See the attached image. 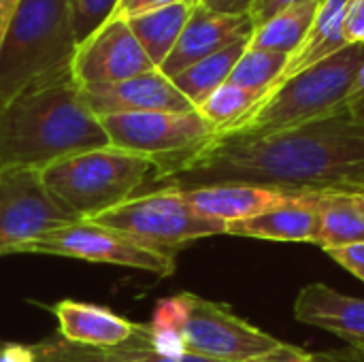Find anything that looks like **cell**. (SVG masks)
Returning <instances> with one entry per match:
<instances>
[{
    "label": "cell",
    "mask_w": 364,
    "mask_h": 362,
    "mask_svg": "<svg viewBox=\"0 0 364 362\" xmlns=\"http://www.w3.org/2000/svg\"><path fill=\"white\" fill-rule=\"evenodd\" d=\"M149 183L158 190L250 183L292 196L364 194V119L341 109L262 137L220 132L156 166Z\"/></svg>",
    "instance_id": "cell-1"
},
{
    "label": "cell",
    "mask_w": 364,
    "mask_h": 362,
    "mask_svg": "<svg viewBox=\"0 0 364 362\" xmlns=\"http://www.w3.org/2000/svg\"><path fill=\"white\" fill-rule=\"evenodd\" d=\"M107 145L109 137L83 100L73 73L34 83L0 107V169H43Z\"/></svg>",
    "instance_id": "cell-2"
},
{
    "label": "cell",
    "mask_w": 364,
    "mask_h": 362,
    "mask_svg": "<svg viewBox=\"0 0 364 362\" xmlns=\"http://www.w3.org/2000/svg\"><path fill=\"white\" fill-rule=\"evenodd\" d=\"M77 45L73 0H19L0 47V107L34 83L70 73Z\"/></svg>",
    "instance_id": "cell-3"
},
{
    "label": "cell",
    "mask_w": 364,
    "mask_h": 362,
    "mask_svg": "<svg viewBox=\"0 0 364 362\" xmlns=\"http://www.w3.org/2000/svg\"><path fill=\"white\" fill-rule=\"evenodd\" d=\"M363 62L364 43L343 47L335 55L277 83L226 132L262 137L348 109V96Z\"/></svg>",
    "instance_id": "cell-4"
},
{
    "label": "cell",
    "mask_w": 364,
    "mask_h": 362,
    "mask_svg": "<svg viewBox=\"0 0 364 362\" xmlns=\"http://www.w3.org/2000/svg\"><path fill=\"white\" fill-rule=\"evenodd\" d=\"M38 173L45 190L66 211L92 220L136 196V190L149 183L154 162L107 145L49 162Z\"/></svg>",
    "instance_id": "cell-5"
},
{
    "label": "cell",
    "mask_w": 364,
    "mask_h": 362,
    "mask_svg": "<svg viewBox=\"0 0 364 362\" xmlns=\"http://www.w3.org/2000/svg\"><path fill=\"white\" fill-rule=\"evenodd\" d=\"M92 222L124 233L149 250L175 258L183 245L213 235H226V224L194 211L177 190H149L92 218Z\"/></svg>",
    "instance_id": "cell-6"
},
{
    "label": "cell",
    "mask_w": 364,
    "mask_h": 362,
    "mask_svg": "<svg viewBox=\"0 0 364 362\" xmlns=\"http://www.w3.org/2000/svg\"><path fill=\"white\" fill-rule=\"evenodd\" d=\"M13 254H51L64 258H79L87 262L130 267L166 277L175 271V258L145 247L136 239L96 224L92 220H77L51 228L36 239L19 245Z\"/></svg>",
    "instance_id": "cell-7"
},
{
    "label": "cell",
    "mask_w": 364,
    "mask_h": 362,
    "mask_svg": "<svg viewBox=\"0 0 364 362\" xmlns=\"http://www.w3.org/2000/svg\"><path fill=\"white\" fill-rule=\"evenodd\" d=\"M98 119L111 147L145 156L154 162V169L188 154L215 134L198 111L117 113Z\"/></svg>",
    "instance_id": "cell-8"
},
{
    "label": "cell",
    "mask_w": 364,
    "mask_h": 362,
    "mask_svg": "<svg viewBox=\"0 0 364 362\" xmlns=\"http://www.w3.org/2000/svg\"><path fill=\"white\" fill-rule=\"evenodd\" d=\"M77 220L45 190L38 169H0V256H11L38 235Z\"/></svg>",
    "instance_id": "cell-9"
},
{
    "label": "cell",
    "mask_w": 364,
    "mask_h": 362,
    "mask_svg": "<svg viewBox=\"0 0 364 362\" xmlns=\"http://www.w3.org/2000/svg\"><path fill=\"white\" fill-rule=\"evenodd\" d=\"M186 350L220 362H247L279 341L250 322L235 316L228 307L190 294L188 318L181 326Z\"/></svg>",
    "instance_id": "cell-10"
},
{
    "label": "cell",
    "mask_w": 364,
    "mask_h": 362,
    "mask_svg": "<svg viewBox=\"0 0 364 362\" xmlns=\"http://www.w3.org/2000/svg\"><path fill=\"white\" fill-rule=\"evenodd\" d=\"M154 68L128 21L113 17L77 45L70 73L79 87H92L126 81Z\"/></svg>",
    "instance_id": "cell-11"
},
{
    "label": "cell",
    "mask_w": 364,
    "mask_h": 362,
    "mask_svg": "<svg viewBox=\"0 0 364 362\" xmlns=\"http://www.w3.org/2000/svg\"><path fill=\"white\" fill-rule=\"evenodd\" d=\"M81 94L96 117H107L117 113L196 111L194 105L158 68L117 83L81 87Z\"/></svg>",
    "instance_id": "cell-12"
},
{
    "label": "cell",
    "mask_w": 364,
    "mask_h": 362,
    "mask_svg": "<svg viewBox=\"0 0 364 362\" xmlns=\"http://www.w3.org/2000/svg\"><path fill=\"white\" fill-rule=\"evenodd\" d=\"M254 21L250 15H222L211 13L203 6H194L190 19L168 53V58L158 68L162 75L173 79L188 66L235 45L241 41H250L254 32Z\"/></svg>",
    "instance_id": "cell-13"
},
{
    "label": "cell",
    "mask_w": 364,
    "mask_h": 362,
    "mask_svg": "<svg viewBox=\"0 0 364 362\" xmlns=\"http://www.w3.org/2000/svg\"><path fill=\"white\" fill-rule=\"evenodd\" d=\"M294 318L333 333L350 346L364 344V299L346 297L326 284H309L299 292Z\"/></svg>",
    "instance_id": "cell-14"
},
{
    "label": "cell",
    "mask_w": 364,
    "mask_h": 362,
    "mask_svg": "<svg viewBox=\"0 0 364 362\" xmlns=\"http://www.w3.org/2000/svg\"><path fill=\"white\" fill-rule=\"evenodd\" d=\"M51 312L58 320L60 337L75 346L115 350L132 341L139 333V324H132L111 309L92 303L62 301L55 303Z\"/></svg>",
    "instance_id": "cell-15"
},
{
    "label": "cell",
    "mask_w": 364,
    "mask_h": 362,
    "mask_svg": "<svg viewBox=\"0 0 364 362\" xmlns=\"http://www.w3.org/2000/svg\"><path fill=\"white\" fill-rule=\"evenodd\" d=\"M320 228L314 194L292 196L254 218L226 224V235L282 243H316Z\"/></svg>",
    "instance_id": "cell-16"
},
{
    "label": "cell",
    "mask_w": 364,
    "mask_h": 362,
    "mask_svg": "<svg viewBox=\"0 0 364 362\" xmlns=\"http://www.w3.org/2000/svg\"><path fill=\"white\" fill-rule=\"evenodd\" d=\"M177 192L194 211H198L205 218L220 220L224 224L254 218L292 198V194H286L282 190L250 186V183H215V186H200V188L177 190Z\"/></svg>",
    "instance_id": "cell-17"
},
{
    "label": "cell",
    "mask_w": 364,
    "mask_h": 362,
    "mask_svg": "<svg viewBox=\"0 0 364 362\" xmlns=\"http://www.w3.org/2000/svg\"><path fill=\"white\" fill-rule=\"evenodd\" d=\"M350 0H322L316 13V19L303 41V45L294 51V55L288 62V68L279 83L284 79H290L292 75L335 55L343 47H348L343 36V17Z\"/></svg>",
    "instance_id": "cell-18"
},
{
    "label": "cell",
    "mask_w": 364,
    "mask_h": 362,
    "mask_svg": "<svg viewBox=\"0 0 364 362\" xmlns=\"http://www.w3.org/2000/svg\"><path fill=\"white\" fill-rule=\"evenodd\" d=\"M192 9L194 6L186 4L183 0H177V2L158 6L154 11H147L143 15L128 19L132 34L136 36L143 51L147 53V58L151 60L156 68L162 66V62L168 58V53L177 45L190 19Z\"/></svg>",
    "instance_id": "cell-19"
},
{
    "label": "cell",
    "mask_w": 364,
    "mask_h": 362,
    "mask_svg": "<svg viewBox=\"0 0 364 362\" xmlns=\"http://www.w3.org/2000/svg\"><path fill=\"white\" fill-rule=\"evenodd\" d=\"M314 203L320 215L316 245H320L326 252L352 243H363L364 213L360 211L354 194H343V192L314 194Z\"/></svg>",
    "instance_id": "cell-20"
},
{
    "label": "cell",
    "mask_w": 364,
    "mask_h": 362,
    "mask_svg": "<svg viewBox=\"0 0 364 362\" xmlns=\"http://www.w3.org/2000/svg\"><path fill=\"white\" fill-rule=\"evenodd\" d=\"M320 2L322 0L292 6L288 11L273 15L267 21H262L260 26L254 28L247 47L275 51V53H284V55L292 58L294 51L303 45V41L316 19Z\"/></svg>",
    "instance_id": "cell-21"
},
{
    "label": "cell",
    "mask_w": 364,
    "mask_h": 362,
    "mask_svg": "<svg viewBox=\"0 0 364 362\" xmlns=\"http://www.w3.org/2000/svg\"><path fill=\"white\" fill-rule=\"evenodd\" d=\"M247 43L250 41L235 43L226 49L188 66L186 70L175 75L171 81L194 105V109H198L220 85H224L230 79V73H232L235 64L239 62V58L243 55V51L247 49Z\"/></svg>",
    "instance_id": "cell-22"
},
{
    "label": "cell",
    "mask_w": 364,
    "mask_h": 362,
    "mask_svg": "<svg viewBox=\"0 0 364 362\" xmlns=\"http://www.w3.org/2000/svg\"><path fill=\"white\" fill-rule=\"evenodd\" d=\"M288 62H290V55L247 47L243 55L239 58V62L235 64L228 83H235L252 92L269 94L284 77Z\"/></svg>",
    "instance_id": "cell-23"
},
{
    "label": "cell",
    "mask_w": 364,
    "mask_h": 362,
    "mask_svg": "<svg viewBox=\"0 0 364 362\" xmlns=\"http://www.w3.org/2000/svg\"><path fill=\"white\" fill-rule=\"evenodd\" d=\"M267 94L239 87L235 83L220 85L196 111L213 126L215 134L235 128Z\"/></svg>",
    "instance_id": "cell-24"
},
{
    "label": "cell",
    "mask_w": 364,
    "mask_h": 362,
    "mask_svg": "<svg viewBox=\"0 0 364 362\" xmlns=\"http://www.w3.org/2000/svg\"><path fill=\"white\" fill-rule=\"evenodd\" d=\"M32 352H34V362H115L107 350L75 346L64 341L62 337L34 344Z\"/></svg>",
    "instance_id": "cell-25"
},
{
    "label": "cell",
    "mask_w": 364,
    "mask_h": 362,
    "mask_svg": "<svg viewBox=\"0 0 364 362\" xmlns=\"http://www.w3.org/2000/svg\"><path fill=\"white\" fill-rule=\"evenodd\" d=\"M117 0H73V15H75V34L77 41H85L98 26H102Z\"/></svg>",
    "instance_id": "cell-26"
},
{
    "label": "cell",
    "mask_w": 364,
    "mask_h": 362,
    "mask_svg": "<svg viewBox=\"0 0 364 362\" xmlns=\"http://www.w3.org/2000/svg\"><path fill=\"white\" fill-rule=\"evenodd\" d=\"M111 354V358L115 362H220L192 354V352H183L179 356H160L156 352H151L149 348H145L139 339V333L134 335L132 341L115 348V350H107Z\"/></svg>",
    "instance_id": "cell-27"
},
{
    "label": "cell",
    "mask_w": 364,
    "mask_h": 362,
    "mask_svg": "<svg viewBox=\"0 0 364 362\" xmlns=\"http://www.w3.org/2000/svg\"><path fill=\"white\" fill-rule=\"evenodd\" d=\"M188 299H190V292H181L177 297L162 299L154 309V318H151L149 326L181 333V326L188 318Z\"/></svg>",
    "instance_id": "cell-28"
},
{
    "label": "cell",
    "mask_w": 364,
    "mask_h": 362,
    "mask_svg": "<svg viewBox=\"0 0 364 362\" xmlns=\"http://www.w3.org/2000/svg\"><path fill=\"white\" fill-rule=\"evenodd\" d=\"M326 254L335 262H339L343 269H348L350 273H354L358 280L364 282V241L363 243L343 245V247H335V250H326Z\"/></svg>",
    "instance_id": "cell-29"
},
{
    "label": "cell",
    "mask_w": 364,
    "mask_h": 362,
    "mask_svg": "<svg viewBox=\"0 0 364 362\" xmlns=\"http://www.w3.org/2000/svg\"><path fill=\"white\" fill-rule=\"evenodd\" d=\"M343 36L348 45L364 43V0H350L343 17Z\"/></svg>",
    "instance_id": "cell-30"
},
{
    "label": "cell",
    "mask_w": 364,
    "mask_h": 362,
    "mask_svg": "<svg viewBox=\"0 0 364 362\" xmlns=\"http://www.w3.org/2000/svg\"><path fill=\"white\" fill-rule=\"evenodd\" d=\"M307 2H318V0H256L252 11H250V17H252L254 26H260L262 21L271 19L273 15L282 13V11H288L292 6L307 4Z\"/></svg>",
    "instance_id": "cell-31"
},
{
    "label": "cell",
    "mask_w": 364,
    "mask_h": 362,
    "mask_svg": "<svg viewBox=\"0 0 364 362\" xmlns=\"http://www.w3.org/2000/svg\"><path fill=\"white\" fill-rule=\"evenodd\" d=\"M171 2H177V0H117L113 13L109 19L113 17H119V19H132L136 15H143L147 11H154L158 6H164V4H171Z\"/></svg>",
    "instance_id": "cell-32"
},
{
    "label": "cell",
    "mask_w": 364,
    "mask_h": 362,
    "mask_svg": "<svg viewBox=\"0 0 364 362\" xmlns=\"http://www.w3.org/2000/svg\"><path fill=\"white\" fill-rule=\"evenodd\" d=\"M247 362H311V354L296 348V346H288V344H277L273 350L252 358Z\"/></svg>",
    "instance_id": "cell-33"
},
{
    "label": "cell",
    "mask_w": 364,
    "mask_h": 362,
    "mask_svg": "<svg viewBox=\"0 0 364 362\" xmlns=\"http://www.w3.org/2000/svg\"><path fill=\"white\" fill-rule=\"evenodd\" d=\"M256 0H198V6L222 15H250Z\"/></svg>",
    "instance_id": "cell-34"
},
{
    "label": "cell",
    "mask_w": 364,
    "mask_h": 362,
    "mask_svg": "<svg viewBox=\"0 0 364 362\" xmlns=\"http://www.w3.org/2000/svg\"><path fill=\"white\" fill-rule=\"evenodd\" d=\"M0 362H34L32 346H19L6 341L0 350Z\"/></svg>",
    "instance_id": "cell-35"
},
{
    "label": "cell",
    "mask_w": 364,
    "mask_h": 362,
    "mask_svg": "<svg viewBox=\"0 0 364 362\" xmlns=\"http://www.w3.org/2000/svg\"><path fill=\"white\" fill-rule=\"evenodd\" d=\"M363 107H364V62H363V66H360V70H358V77H356L354 85H352V92H350V96H348V109H350L352 113L360 111Z\"/></svg>",
    "instance_id": "cell-36"
},
{
    "label": "cell",
    "mask_w": 364,
    "mask_h": 362,
    "mask_svg": "<svg viewBox=\"0 0 364 362\" xmlns=\"http://www.w3.org/2000/svg\"><path fill=\"white\" fill-rule=\"evenodd\" d=\"M17 4H19V0H0V47L4 43V36H6L13 15L17 11Z\"/></svg>",
    "instance_id": "cell-37"
},
{
    "label": "cell",
    "mask_w": 364,
    "mask_h": 362,
    "mask_svg": "<svg viewBox=\"0 0 364 362\" xmlns=\"http://www.w3.org/2000/svg\"><path fill=\"white\" fill-rule=\"evenodd\" d=\"M311 362H352L346 352H322V354H311Z\"/></svg>",
    "instance_id": "cell-38"
},
{
    "label": "cell",
    "mask_w": 364,
    "mask_h": 362,
    "mask_svg": "<svg viewBox=\"0 0 364 362\" xmlns=\"http://www.w3.org/2000/svg\"><path fill=\"white\" fill-rule=\"evenodd\" d=\"M348 354V358L352 362H364V344L363 346H350L348 350H343Z\"/></svg>",
    "instance_id": "cell-39"
},
{
    "label": "cell",
    "mask_w": 364,
    "mask_h": 362,
    "mask_svg": "<svg viewBox=\"0 0 364 362\" xmlns=\"http://www.w3.org/2000/svg\"><path fill=\"white\" fill-rule=\"evenodd\" d=\"M354 198H356V203H358L360 211L364 213V194H354Z\"/></svg>",
    "instance_id": "cell-40"
},
{
    "label": "cell",
    "mask_w": 364,
    "mask_h": 362,
    "mask_svg": "<svg viewBox=\"0 0 364 362\" xmlns=\"http://www.w3.org/2000/svg\"><path fill=\"white\" fill-rule=\"evenodd\" d=\"M186 4H190V6H196L198 4V0H183Z\"/></svg>",
    "instance_id": "cell-41"
},
{
    "label": "cell",
    "mask_w": 364,
    "mask_h": 362,
    "mask_svg": "<svg viewBox=\"0 0 364 362\" xmlns=\"http://www.w3.org/2000/svg\"><path fill=\"white\" fill-rule=\"evenodd\" d=\"M4 344H6V341H0V350H2V346H4Z\"/></svg>",
    "instance_id": "cell-42"
}]
</instances>
